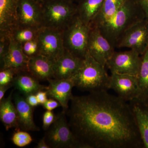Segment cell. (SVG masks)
I'll use <instances>...</instances> for the list:
<instances>
[{
  "instance_id": "obj_1",
  "label": "cell",
  "mask_w": 148,
  "mask_h": 148,
  "mask_svg": "<svg viewBox=\"0 0 148 148\" xmlns=\"http://www.w3.org/2000/svg\"><path fill=\"white\" fill-rule=\"evenodd\" d=\"M66 114L82 148H144L129 102L108 90L73 95Z\"/></svg>"
},
{
  "instance_id": "obj_2",
  "label": "cell",
  "mask_w": 148,
  "mask_h": 148,
  "mask_svg": "<svg viewBox=\"0 0 148 148\" xmlns=\"http://www.w3.org/2000/svg\"><path fill=\"white\" fill-rule=\"evenodd\" d=\"M145 18L136 0H127L110 19L98 27L101 34L114 47L125 32Z\"/></svg>"
},
{
  "instance_id": "obj_3",
  "label": "cell",
  "mask_w": 148,
  "mask_h": 148,
  "mask_svg": "<svg viewBox=\"0 0 148 148\" xmlns=\"http://www.w3.org/2000/svg\"><path fill=\"white\" fill-rule=\"evenodd\" d=\"M110 77L105 67L87 52L79 69L71 79L75 87L90 92L109 89Z\"/></svg>"
},
{
  "instance_id": "obj_4",
  "label": "cell",
  "mask_w": 148,
  "mask_h": 148,
  "mask_svg": "<svg viewBox=\"0 0 148 148\" xmlns=\"http://www.w3.org/2000/svg\"><path fill=\"white\" fill-rule=\"evenodd\" d=\"M42 27L64 31L77 15V4L71 0L40 1Z\"/></svg>"
},
{
  "instance_id": "obj_5",
  "label": "cell",
  "mask_w": 148,
  "mask_h": 148,
  "mask_svg": "<svg viewBox=\"0 0 148 148\" xmlns=\"http://www.w3.org/2000/svg\"><path fill=\"white\" fill-rule=\"evenodd\" d=\"M90 30V26L85 23L77 15L63 31L65 49L75 56L83 59L88 52Z\"/></svg>"
},
{
  "instance_id": "obj_6",
  "label": "cell",
  "mask_w": 148,
  "mask_h": 148,
  "mask_svg": "<svg viewBox=\"0 0 148 148\" xmlns=\"http://www.w3.org/2000/svg\"><path fill=\"white\" fill-rule=\"evenodd\" d=\"M66 116V112L62 111L46 130L44 137L50 148H82L71 129Z\"/></svg>"
},
{
  "instance_id": "obj_7",
  "label": "cell",
  "mask_w": 148,
  "mask_h": 148,
  "mask_svg": "<svg viewBox=\"0 0 148 148\" xmlns=\"http://www.w3.org/2000/svg\"><path fill=\"white\" fill-rule=\"evenodd\" d=\"M37 39L38 54L44 56L54 63L64 54L63 31L42 27Z\"/></svg>"
},
{
  "instance_id": "obj_8",
  "label": "cell",
  "mask_w": 148,
  "mask_h": 148,
  "mask_svg": "<svg viewBox=\"0 0 148 148\" xmlns=\"http://www.w3.org/2000/svg\"><path fill=\"white\" fill-rule=\"evenodd\" d=\"M116 47H126L142 56L148 48V20L139 21L129 28L121 36Z\"/></svg>"
},
{
  "instance_id": "obj_9",
  "label": "cell",
  "mask_w": 148,
  "mask_h": 148,
  "mask_svg": "<svg viewBox=\"0 0 148 148\" xmlns=\"http://www.w3.org/2000/svg\"><path fill=\"white\" fill-rule=\"evenodd\" d=\"M135 51H115L106 64L112 73L127 74L137 76L141 64V56Z\"/></svg>"
},
{
  "instance_id": "obj_10",
  "label": "cell",
  "mask_w": 148,
  "mask_h": 148,
  "mask_svg": "<svg viewBox=\"0 0 148 148\" xmlns=\"http://www.w3.org/2000/svg\"><path fill=\"white\" fill-rule=\"evenodd\" d=\"M114 48L98 28L90 27L87 51L92 58L106 67L107 62L115 51Z\"/></svg>"
},
{
  "instance_id": "obj_11",
  "label": "cell",
  "mask_w": 148,
  "mask_h": 148,
  "mask_svg": "<svg viewBox=\"0 0 148 148\" xmlns=\"http://www.w3.org/2000/svg\"><path fill=\"white\" fill-rule=\"evenodd\" d=\"M17 14L18 27L37 29L42 27V12L40 1L19 0Z\"/></svg>"
},
{
  "instance_id": "obj_12",
  "label": "cell",
  "mask_w": 148,
  "mask_h": 148,
  "mask_svg": "<svg viewBox=\"0 0 148 148\" xmlns=\"http://www.w3.org/2000/svg\"><path fill=\"white\" fill-rule=\"evenodd\" d=\"M109 89L113 90L119 97L127 102L138 98L140 94L137 76L132 75L112 73Z\"/></svg>"
},
{
  "instance_id": "obj_13",
  "label": "cell",
  "mask_w": 148,
  "mask_h": 148,
  "mask_svg": "<svg viewBox=\"0 0 148 148\" xmlns=\"http://www.w3.org/2000/svg\"><path fill=\"white\" fill-rule=\"evenodd\" d=\"M10 45L6 55L1 62V70L12 69L16 73L29 71L28 64L30 57L24 53L22 44L13 39L10 35Z\"/></svg>"
},
{
  "instance_id": "obj_14",
  "label": "cell",
  "mask_w": 148,
  "mask_h": 148,
  "mask_svg": "<svg viewBox=\"0 0 148 148\" xmlns=\"http://www.w3.org/2000/svg\"><path fill=\"white\" fill-rule=\"evenodd\" d=\"M49 85L46 91L48 98H53L60 103L64 112L69 108V103L73 95L72 89L75 87L71 79H51L48 80Z\"/></svg>"
},
{
  "instance_id": "obj_15",
  "label": "cell",
  "mask_w": 148,
  "mask_h": 148,
  "mask_svg": "<svg viewBox=\"0 0 148 148\" xmlns=\"http://www.w3.org/2000/svg\"><path fill=\"white\" fill-rule=\"evenodd\" d=\"M19 0H0V36H10L18 27Z\"/></svg>"
},
{
  "instance_id": "obj_16",
  "label": "cell",
  "mask_w": 148,
  "mask_h": 148,
  "mask_svg": "<svg viewBox=\"0 0 148 148\" xmlns=\"http://www.w3.org/2000/svg\"><path fill=\"white\" fill-rule=\"evenodd\" d=\"M83 59L75 56L65 49L63 55L53 64V78L71 79L82 64Z\"/></svg>"
},
{
  "instance_id": "obj_17",
  "label": "cell",
  "mask_w": 148,
  "mask_h": 148,
  "mask_svg": "<svg viewBox=\"0 0 148 148\" xmlns=\"http://www.w3.org/2000/svg\"><path fill=\"white\" fill-rule=\"evenodd\" d=\"M13 100L16 107L20 130L24 131H40L34 119V108L28 104L26 98L18 93L13 94Z\"/></svg>"
},
{
  "instance_id": "obj_18",
  "label": "cell",
  "mask_w": 148,
  "mask_h": 148,
  "mask_svg": "<svg viewBox=\"0 0 148 148\" xmlns=\"http://www.w3.org/2000/svg\"><path fill=\"white\" fill-rule=\"evenodd\" d=\"M13 86L24 97L46 90L47 86L41 84L40 81L28 71L17 73L12 82Z\"/></svg>"
},
{
  "instance_id": "obj_19",
  "label": "cell",
  "mask_w": 148,
  "mask_h": 148,
  "mask_svg": "<svg viewBox=\"0 0 148 148\" xmlns=\"http://www.w3.org/2000/svg\"><path fill=\"white\" fill-rule=\"evenodd\" d=\"M53 64L54 62L47 57L37 54L30 57L28 70L40 81H48L53 78Z\"/></svg>"
},
{
  "instance_id": "obj_20",
  "label": "cell",
  "mask_w": 148,
  "mask_h": 148,
  "mask_svg": "<svg viewBox=\"0 0 148 148\" xmlns=\"http://www.w3.org/2000/svg\"><path fill=\"white\" fill-rule=\"evenodd\" d=\"M129 103L136 120L144 148H148V103L135 99Z\"/></svg>"
},
{
  "instance_id": "obj_21",
  "label": "cell",
  "mask_w": 148,
  "mask_h": 148,
  "mask_svg": "<svg viewBox=\"0 0 148 148\" xmlns=\"http://www.w3.org/2000/svg\"><path fill=\"white\" fill-rule=\"evenodd\" d=\"M13 92L12 90L7 98L0 101V119L6 130L11 128H15V130L20 129L16 107L12 101Z\"/></svg>"
},
{
  "instance_id": "obj_22",
  "label": "cell",
  "mask_w": 148,
  "mask_h": 148,
  "mask_svg": "<svg viewBox=\"0 0 148 148\" xmlns=\"http://www.w3.org/2000/svg\"><path fill=\"white\" fill-rule=\"evenodd\" d=\"M127 0H104L100 12L90 24L98 28L114 16Z\"/></svg>"
},
{
  "instance_id": "obj_23",
  "label": "cell",
  "mask_w": 148,
  "mask_h": 148,
  "mask_svg": "<svg viewBox=\"0 0 148 148\" xmlns=\"http://www.w3.org/2000/svg\"><path fill=\"white\" fill-rule=\"evenodd\" d=\"M104 0H84L77 4V15L82 21L90 26L100 12Z\"/></svg>"
},
{
  "instance_id": "obj_24",
  "label": "cell",
  "mask_w": 148,
  "mask_h": 148,
  "mask_svg": "<svg viewBox=\"0 0 148 148\" xmlns=\"http://www.w3.org/2000/svg\"><path fill=\"white\" fill-rule=\"evenodd\" d=\"M141 56V64L137 76L140 94L136 99L148 103V48Z\"/></svg>"
},
{
  "instance_id": "obj_25",
  "label": "cell",
  "mask_w": 148,
  "mask_h": 148,
  "mask_svg": "<svg viewBox=\"0 0 148 148\" xmlns=\"http://www.w3.org/2000/svg\"><path fill=\"white\" fill-rule=\"evenodd\" d=\"M40 29L18 27L14 30L10 36L13 39L22 44L36 39Z\"/></svg>"
},
{
  "instance_id": "obj_26",
  "label": "cell",
  "mask_w": 148,
  "mask_h": 148,
  "mask_svg": "<svg viewBox=\"0 0 148 148\" xmlns=\"http://www.w3.org/2000/svg\"><path fill=\"white\" fill-rule=\"evenodd\" d=\"M11 141L17 147H23L31 144L33 138L27 131L19 129L15 130L12 137Z\"/></svg>"
},
{
  "instance_id": "obj_27",
  "label": "cell",
  "mask_w": 148,
  "mask_h": 148,
  "mask_svg": "<svg viewBox=\"0 0 148 148\" xmlns=\"http://www.w3.org/2000/svg\"><path fill=\"white\" fill-rule=\"evenodd\" d=\"M22 46L24 53L29 57L38 54V44L37 38L24 43Z\"/></svg>"
},
{
  "instance_id": "obj_28",
  "label": "cell",
  "mask_w": 148,
  "mask_h": 148,
  "mask_svg": "<svg viewBox=\"0 0 148 148\" xmlns=\"http://www.w3.org/2000/svg\"><path fill=\"white\" fill-rule=\"evenodd\" d=\"M17 73L12 69L1 70L0 72V86L12 83Z\"/></svg>"
},
{
  "instance_id": "obj_29",
  "label": "cell",
  "mask_w": 148,
  "mask_h": 148,
  "mask_svg": "<svg viewBox=\"0 0 148 148\" xmlns=\"http://www.w3.org/2000/svg\"><path fill=\"white\" fill-rule=\"evenodd\" d=\"M10 35L0 36V61L6 55L10 45Z\"/></svg>"
},
{
  "instance_id": "obj_30",
  "label": "cell",
  "mask_w": 148,
  "mask_h": 148,
  "mask_svg": "<svg viewBox=\"0 0 148 148\" xmlns=\"http://www.w3.org/2000/svg\"><path fill=\"white\" fill-rule=\"evenodd\" d=\"M56 116L52 111L47 110L42 116V128L44 130H47L55 121Z\"/></svg>"
},
{
  "instance_id": "obj_31",
  "label": "cell",
  "mask_w": 148,
  "mask_h": 148,
  "mask_svg": "<svg viewBox=\"0 0 148 148\" xmlns=\"http://www.w3.org/2000/svg\"><path fill=\"white\" fill-rule=\"evenodd\" d=\"M42 106L47 110L52 111L59 106H61V105L55 99L49 98L47 101Z\"/></svg>"
},
{
  "instance_id": "obj_32",
  "label": "cell",
  "mask_w": 148,
  "mask_h": 148,
  "mask_svg": "<svg viewBox=\"0 0 148 148\" xmlns=\"http://www.w3.org/2000/svg\"><path fill=\"white\" fill-rule=\"evenodd\" d=\"M36 95L40 105L42 106L45 103L49 98L46 90H40L36 93Z\"/></svg>"
},
{
  "instance_id": "obj_33",
  "label": "cell",
  "mask_w": 148,
  "mask_h": 148,
  "mask_svg": "<svg viewBox=\"0 0 148 148\" xmlns=\"http://www.w3.org/2000/svg\"><path fill=\"white\" fill-rule=\"evenodd\" d=\"M26 101L30 106L34 108L40 105L36 94H31L25 97Z\"/></svg>"
},
{
  "instance_id": "obj_34",
  "label": "cell",
  "mask_w": 148,
  "mask_h": 148,
  "mask_svg": "<svg viewBox=\"0 0 148 148\" xmlns=\"http://www.w3.org/2000/svg\"><path fill=\"white\" fill-rule=\"evenodd\" d=\"M143 10L146 19L148 20V0H136Z\"/></svg>"
},
{
  "instance_id": "obj_35",
  "label": "cell",
  "mask_w": 148,
  "mask_h": 148,
  "mask_svg": "<svg viewBox=\"0 0 148 148\" xmlns=\"http://www.w3.org/2000/svg\"><path fill=\"white\" fill-rule=\"evenodd\" d=\"M12 86H13L12 83L0 86V101H2L3 98H4V97L6 92Z\"/></svg>"
},
{
  "instance_id": "obj_36",
  "label": "cell",
  "mask_w": 148,
  "mask_h": 148,
  "mask_svg": "<svg viewBox=\"0 0 148 148\" xmlns=\"http://www.w3.org/2000/svg\"><path fill=\"white\" fill-rule=\"evenodd\" d=\"M36 148H50L48 145H47L46 142L45 138L44 136L39 141L38 143L37 144V145L36 146Z\"/></svg>"
},
{
  "instance_id": "obj_37",
  "label": "cell",
  "mask_w": 148,
  "mask_h": 148,
  "mask_svg": "<svg viewBox=\"0 0 148 148\" xmlns=\"http://www.w3.org/2000/svg\"><path fill=\"white\" fill-rule=\"evenodd\" d=\"M74 3H75L77 4L79 3H80L82 2L84 0H71Z\"/></svg>"
},
{
  "instance_id": "obj_38",
  "label": "cell",
  "mask_w": 148,
  "mask_h": 148,
  "mask_svg": "<svg viewBox=\"0 0 148 148\" xmlns=\"http://www.w3.org/2000/svg\"><path fill=\"white\" fill-rule=\"evenodd\" d=\"M38 1H43V0H38Z\"/></svg>"
}]
</instances>
